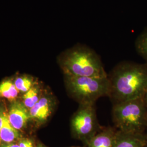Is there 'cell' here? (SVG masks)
Listing matches in <instances>:
<instances>
[{"label":"cell","instance_id":"cell-1","mask_svg":"<svg viewBox=\"0 0 147 147\" xmlns=\"http://www.w3.org/2000/svg\"><path fill=\"white\" fill-rule=\"evenodd\" d=\"M107 96L113 105L143 98L147 93V64L122 61L107 76Z\"/></svg>","mask_w":147,"mask_h":147},{"label":"cell","instance_id":"cell-2","mask_svg":"<svg viewBox=\"0 0 147 147\" xmlns=\"http://www.w3.org/2000/svg\"><path fill=\"white\" fill-rule=\"evenodd\" d=\"M58 63L64 75L106 78L100 56L88 46L78 43L63 52L58 57Z\"/></svg>","mask_w":147,"mask_h":147},{"label":"cell","instance_id":"cell-3","mask_svg":"<svg viewBox=\"0 0 147 147\" xmlns=\"http://www.w3.org/2000/svg\"><path fill=\"white\" fill-rule=\"evenodd\" d=\"M112 120L118 130L134 134H146L147 107L144 97L113 104Z\"/></svg>","mask_w":147,"mask_h":147},{"label":"cell","instance_id":"cell-4","mask_svg":"<svg viewBox=\"0 0 147 147\" xmlns=\"http://www.w3.org/2000/svg\"><path fill=\"white\" fill-rule=\"evenodd\" d=\"M66 88L69 94L79 105L95 104L102 96H107L108 78L65 76Z\"/></svg>","mask_w":147,"mask_h":147},{"label":"cell","instance_id":"cell-5","mask_svg":"<svg viewBox=\"0 0 147 147\" xmlns=\"http://www.w3.org/2000/svg\"><path fill=\"white\" fill-rule=\"evenodd\" d=\"M74 113L70 121L74 137L86 144L99 131L95 104H81Z\"/></svg>","mask_w":147,"mask_h":147},{"label":"cell","instance_id":"cell-6","mask_svg":"<svg viewBox=\"0 0 147 147\" xmlns=\"http://www.w3.org/2000/svg\"><path fill=\"white\" fill-rule=\"evenodd\" d=\"M55 106V101L52 95L49 93H42L37 103L29 110L32 120L41 125L47 122L53 113Z\"/></svg>","mask_w":147,"mask_h":147},{"label":"cell","instance_id":"cell-7","mask_svg":"<svg viewBox=\"0 0 147 147\" xmlns=\"http://www.w3.org/2000/svg\"><path fill=\"white\" fill-rule=\"evenodd\" d=\"M8 116L11 124L21 132L26 126L31 118L30 112L22 102L14 101L11 105Z\"/></svg>","mask_w":147,"mask_h":147},{"label":"cell","instance_id":"cell-8","mask_svg":"<svg viewBox=\"0 0 147 147\" xmlns=\"http://www.w3.org/2000/svg\"><path fill=\"white\" fill-rule=\"evenodd\" d=\"M117 129L111 126L101 127L86 143L87 147H114Z\"/></svg>","mask_w":147,"mask_h":147},{"label":"cell","instance_id":"cell-9","mask_svg":"<svg viewBox=\"0 0 147 147\" xmlns=\"http://www.w3.org/2000/svg\"><path fill=\"white\" fill-rule=\"evenodd\" d=\"M146 145V134H134L117 130L114 147H144Z\"/></svg>","mask_w":147,"mask_h":147},{"label":"cell","instance_id":"cell-10","mask_svg":"<svg viewBox=\"0 0 147 147\" xmlns=\"http://www.w3.org/2000/svg\"><path fill=\"white\" fill-rule=\"evenodd\" d=\"M2 125L0 130V146L5 144L16 143L21 137L20 131L16 130L11 124L8 112L1 110Z\"/></svg>","mask_w":147,"mask_h":147},{"label":"cell","instance_id":"cell-11","mask_svg":"<svg viewBox=\"0 0 147 147\" xmlns=\"http://www.w3.org/2000/svg\"><path fill=\"white\" fill-rule=\"evenodd\" d=\"M19 93L14 83L11 80H5L0 84V98L14 101Z\"/></svg>","mask_w":147,"mask_h":147},{"label":"cell","instance_id":"cell-12","mask_svg":"<svg viewBox=\"0 0 147 147\" xmlns=\"http://www.w3.org/2000/svg\"><path fill=\"white\" fill-rule=\"evenodd\" d=\"M41 92L39 86H34L23 95L22 103L28 110L31 109L40 99L42 94Z\"/></svg>","mask_w":147,"mask_h":147},{"label":"cell","instance_id":"cell-13","mask_svg":"<svg viewBox=\"0 0 147 147\" xmlns=\"http://www.w3.org/2000/svg\"><path fill=\"white\" fill-rule=\"evenodd\" d=\"M135 47L137 53L146 61L147 64V28L137 38Z\"/></svg>","mask_w":147,"mask_h":147},{"label":"cell","instance_id":"cell-14","mask_svg":"<svg viewBox=\"0 0 147 147\" xmlns=\"http://www.w3.org/2000/svg\"><path fill=\"white\" fill-rule=\"evenodd\" d=\"M14 83L19 92L25 93L34 86L33 79L26 76L18 78Z\"/></svg>","mask_w":147,"mask_h":147},{"label":"cell","instance_id":"cell-15","mask_svg":"<svg viewBox=\"0 0 147 147\" xmlns=\"http://www.w3.org/2000/svg\"><path fill=\"white\" fill-rule=\"evenodd\" d=\"M17 143L19 147H34L33 141L27 138L21 137Z\"/></svg>","mask_w":147,"mask_h":147},{"label":"cell","instance_id":"cell-16","mask_svg":"<svg viewBox=\"0 0 147 147\" xmlns=\"http://www.w3.org/2000/svg\"><path fill=\"white\" fill-rule=\"evenodd\" d=\"M0 147H19L17 142L16 143H12L9 144H5L1 145Z\"/></svg>","mask_w":147,"mask_h":147},{"label":"cell","instance_id":"cell-17","mask_svg":"<svg viewBox=\"0 0 147 147\" xmlns=\"http://www.w3.org/2000/svg\"><path fill=\"white\" fill-rule=\"evenodd\" d=\"M2 125V117H1V110H0V130Z\"/></svg>","mask_w":147,"mask_h":147},{"label":"cell","instance_id":"cell-18","mask_svg":"<svg viewBox=\"0 0 147 147\" xmlns=\"http://www.w3.org/2000/svg\"><path fill=\"white\" fill-rule=\"evenodd\" d=\"M144 101H145V102H146V104L147 107V93L144 96Z\"/></svg>","mask_w":147,"mask_h":147},{"label":"cell","instance_id":"cell-19","mask_svg":"<svg viewBox=\"0 0 147 147\" xmlns=\"http://www.w3.org/2000/svg\"><path fill=\"white\" fill-rule=\"evenodd\" d=\"M37 147H45L44 146H38Z\"/></svg>","mask_w":147,"mask_h":147},{"label":"cell","instance_id":"cell-20","mask_svg":"<svg viewBox=\"0 0 147 147\" xmlns=\"http://www.w3.org/2000/svg\"><path fill=\"white\" fill-rule=\"evenodd\" d=\"M146 135H147V133L146 134Z\"/></svg>","mask_w":147,"mask_h":147},{"label":"cell","instance_id":"cell-21","mask_svg":"<svg viewBox=\"0 0 147 147\" xmlns=\"http://www.w3.org/2000/svg\"></svg>","mask_w":147,"mask_h":147}]
</instances>
